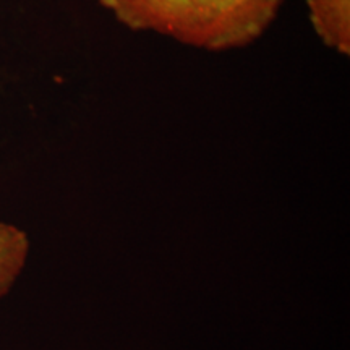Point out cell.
<instances>
[{"mask_svg": "<svg viewBox=\"0 0 350 350\" xmlns=\"http://www.w3.org/2000/svg\"><path fill=\"white\" fill-rule=\"evenodd\" d=\"M122 26L206 52H229L265 36L284 0H98Z\"/></svg>", "mask_w": 350, "mask_h": 350, "instance_id": "obj_1", "label": "cell"}, {"mask_svg": "<svg viewBox=\"0 0 350 350\" xmlns=\"http://www.w3.org/2000/svg\"><path fill=\"white\" fill-rule=\"evenodd\" d=\"M312 28L327 49L350 54V0H305Z\"/></svg>", "mask_w": 350, "mask_h": 350, "instance_id": "obj_2", "label": "cell"}, {"mask_svg": "<svg viewBox=\"0 0 350 350\" xmlns=\"http://www.w3.org/2000/svg\"><path fill=\"white\" fill-rule=\"evenodd\" d=\"M29 253V239L20 227L0 221V299L10 291Z\"/></svg>", "mask_w": 350, "mask_h": 350, "instance_id": "obj_3", "label": "cell"}]
</instances>
